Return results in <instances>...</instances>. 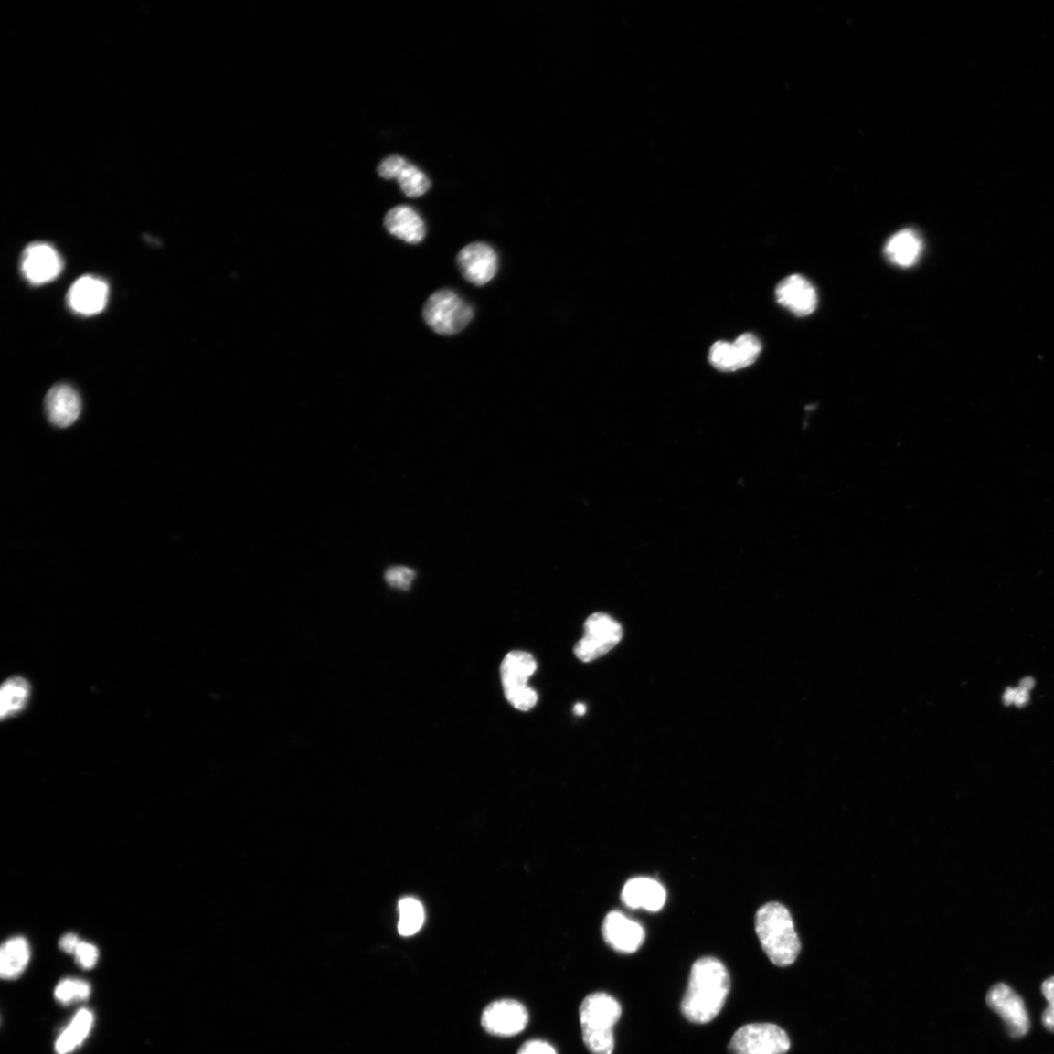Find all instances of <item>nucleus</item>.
Here are the masks:
<instances>
[{
  "mask_svg": "<svg viewBox=\"0 0 1054 1054\" xmlns=\"http://www.w3.org/2000/svg\"><path fill=\"white\" fill-rule=\"evenodd\" d=\"M709 358L712 366L720 371L733 372L741 369L738 351L733 343L716 342L710 350Z\"/></svg>",
  "mask_w": 1054,
  "mask_h": 1054,
  "instance_id": "b1692460",
  "label": "nucleus"
},
{
  "mask_svg": "<svg viewBox=\"0 0 1054 1054\" xmlns=\"http://www.w3.org/2000/svg\"><path fill=\"white\" fill-rule=\"evenodd\" d=\"M1042 992L1049 1003L1043 1014V1023L1049 1031L1054 1032V976L1044 982Z\"/></svg>",
  "mask_w": 1054,
  "mask_h": 1054,
  "instance_id": "c756f323",
  "label": "nucleus"
},
{
  "mask_svg": "<svg viewBox=\"0 0 1054 1054\" xmlns=\"http://www.w3.org/2000/svg\"><path fill=\"white\" fill-rule=\"evenodd\" d=\"M777 302L798 316L812 314L818 304L814 285L800 274H793L776 287Z\"/></svg>",
  "mask_w": 1054,
  "mask_h": 1054,
  "instance_id": "ddd939ff",
  "label": "nucleus"
},
{
  "mask_svg": "<svg viewBox=\"0 0 1054 1054\" xmlns=\"http://www.w3.org/2000/svg\"><path fill=\"white\" fill-rule=\"evenodd\" d=\"M457 263L463 277L478 286L493 281L499 267L497 253L490 245L484 242L468 244L459 252Z\"/></svg>",
  "mask_w": 1054,
  "mask_h": 1054,
  "instance_id": "9b49d317",
  "label": "nucleus"
},
{
  "mask_svg": "<svg viewBox=\"0 0 1054 1054\" xmlns=\"http://www.w3.org/2000/svg\"><path fill=\"white\" fill-rule=\"evenodd\" d=\"M415 579V572L411 569L406 567H395L389 569L385 573V580L387 583L402 591H407L410 588Z\"/></svg>",
  "mask_w": 1054,
  "mask_h": 1054,
  "instance_id": "cd10ccee",
  "label": "nucleus"
},
{
  "mask_svg": "<svg viewBox=\"0 0 1054 1054\" xmlns=\"http://www.w3.org/2000/svg\"><path fill=\"white\" fill-rule=\"evenodd\" d=\"M733 344L738 351L741 369L752 366L761 352V344L753 335H743Z\"/></svg>",
  "mask_w": 1054,
  "mask_h": 1054,
  "instance_id": "a878e982",
  "label": "nucleus"
},
{
  "mask_svg": "<svg viewBox=\"0 0 1054 1054\" xmlns=\"http://www.w3.org/2000/svg\"><path fill=\"white\" fill-rule=\"evenodd\" d=\"M756 932L772 964L788 966L797 960L801 942L785 906L772 902L761 907L756 915Z\"/></svg>",
  "mask_w": 1054,
  "mask_h": 1054,
  "instance_id": "f03ea898",
  "label": "nucleus"
},
{
  "mask_svg": "<svg viewBox=\"0 0 1054 1054\" xmlns=\"http://www.w3.org/2000/svg\"><path fill=\"white\" fill-rule=\"evenodd\" d=\"M75 956L78 964L82 967V969L90 970L98 962L99 951L95 945L81 942L75 953Z\"/></svg>",
  "mask_w": 1054,
  "mask_h": 1054,
  "instance_id": "c85d7f7f",
  "label": "nucleus"
},
{
  "mask_svg": "<svg viewBox=\"0 0 1054 1054\" xmlns=\"http://www.w3.org/2000/svg\"><path fill=\"white\" fill-rule=\"evenodd\" d=\"M528 1019L524 1005L514 1000H501L486 1006L482 1016V1025L491 1035L513 1037L526 1029Z\"/></svg>",
  "mask_w": 1054,
  "mask_h": 1054,
  "instance_id": "1a4fd4ad",
  "label": "nucleus"
},
{
  "mask_svg": "<svg viewBox=\"0 0 1054 1054\" xmlns=\"http://www.w3.org/2000/svg\"><path fill=\"white\" fill-rule=\"evenodd\" d=\"M63 260L51 245L36 242L28 245L21 259L24 278L34 285L54 281L63 270Z\"/></svg>",
  "mask_w": 1054,
  "mask_h": 1054,
  "instance_id": "9d476101",
  "label": "nucleus"
},
{
  "mask_svg": "<svg viewBox=\"0 0 1054 1054\" xmlns=\"http://www.w3.org/2000/svg\"><path fill=\"white\" fill-rule=\"evenodd\" d=\"M46 410L53 425L59 428L69 427L80 415V397L76 389L68 384L55 385L47 395Z\"/></svg>",
  "mask_w": 1054,
  "mask_h": 1054,
  "instance_id": "dca6fc26",
  "label": "nucleus"
},
{
  "mask_svg": "<svg viewBox=\"0 0 1054 1054\" xmlns=\"http://www.w3.org/2000/svg\"><path fill=\"white\" fill-rule=\"evenodd\" d=\"M791 1048L786 1032L770 1023L748 1024L733 1035L730 1054H785Z\"/></svg>",
  "mask_w": 1054,
  "mask_h": 1054,
  "instance_id": "423d86ee",
  "label": "nucleus"
},
{
  "mask_svg": "<svg viewBox=\"0 0 1054 1054\" xmlns=\"http://www.w3.org/2000/svg\"><path fill=\"white\" fill-rule=\"evenodd\" d=\"M666 890L651 878H633L626 883L621 900L632 909H645L657 912L665 905Z\"/></svg>",
  "mask_w": 1054,
  "mask_h": 1054,
  "instance_id": "f3484780",
  "label": "nucleus"
},
{
  "mask_svg": "<svg viewBox=\"0 0 1054 1054\" xmlns=\"http://www.w3.org/2000/svg\"><path fill=\"white\" fill-rule=\"evenodd\" d=\"M384 225L389 234L408 243L421 242L426 237V226L421 216L408 206L389 210L385 216Z\"/></svg>",
  "mask_w": 1054,
  "mask_h": 1054,
  "instance_id": "a211bd4d",
  "label": "nucleus"
},
{
  "mask_svg": "<svg viewBox=\"0 0 1054 1054\" xmlns=\"http://www.w3.org/2000/svg\"><path fill=\"white\" fill-rule=\"evenodd\" d=\"M621 1014L623 1008L609 994H591L583 1001L580 1009L583 1041L591 1054H612L613 1027Z\"/></svg>",
  "mask_w": 1054,
  "mask_h": 1054,
  "instance_id": "7ed1b4c3",
  "label": "nucleus"
},
{
  "mask_svg": "<svg viewBox=\"0 0 1054 1054\" xmlns=\"http://www.w3.org/2000/svg\"><path fill=\"white\" fill-rule=\"evenodd\" d=\"M91 987L88 982L80 979H64L55 989V998L63 1005H69L90 998Z\"/></svg>",
  "mask_w": 1054,
  "mask_h": 1054,
  "instance_id": "393cba45",
  "label": "nucleus"
},
{
  "mask_svg": "<svg viewBox=\"0 0 1054 1054\" xmlns=\"http://www.w3.org/2000/svg\"><path fill=\"white\" fill-rule=\"evenodd\" d=\"M584 637L574 646V655L591 662L609 654L623 638V629L612 616L597 612L588 617Z\"/></svg>",
  "mask_w": 1054,
  "mask_h": 1054,
  "instance_id": "0eeeda50",
  "label": "nucleus"
},
{
  "mask_svg": "<svg viewBox=\"0 0 1054 1054\" xmlns=\"http://www.w3.org/2000/svg\"><path fill=\"white\" fill-rule=\"evenodd\" d=\"M30 958V945L25 938H10L0 950V974L6 980L18 978L26 970Z\"/></svg>",
  "mask_w": 1054,
  "mask_h": 1054,
  "instance_id": "aec40b11",
  "label": "nucleus"
},
{
  "mask_svg": "<svg viewBox=\"0 0 1054 1054\" xmlns=\"http://www.w3.org/2000/svg\"><path fill=\"white\" fill-rule=\"evenodd\" d=\"M517 1054H557V1052L551 1045L534 1039L526 1043Z\"/></svg>",
  "mask_w": 1054,
  "mask_h": 1054,
  "instance_id": "7c9ffc66",
  "label": "nucleus"
},
{
  "mask_svg": "<svg viewBox=\"0 0 1054 1054\" xmlns=\"http://www.w3.org/2000/svg\"><path fill=\"white\" fill-rule=\"evenodd\" d=\"M922 252V240L912 229L893 235L886 244L885 255L889 262L903 268L914 266Z\"/></svg>",
  "mask_w": 1054,
  "mask_h": 1054,
  "instance_id": "6ab92c4d",
  "label": "nucleus"
},
{
  "mask_svg": "<svg viewBox=\"0 0 1054 1054\" xmlns=\"http://www.w3.org/2000/svg\"><path fill=\"white\" fill-rule=\"evenodd\" d=\"M30 693V685L24 678H9L0 691V716L5 719L23 710Z\"/></svg>",
  "mask_w": 1054,
  "mask_h": 1054,
  "instance_id": "4be33fe9",
  "label": "nucleus"
},
{
  "mask_svg": "<svg viewBox=\"0 0 1054 1054\" xmlns=\"http://www.w3.org/2000/svg\"><path fill=\"white\" fill-rule=\"evenodd\" d=\"M602 934L606 943L626 954L638 951L645 940V932L640 923L618 911L605 917Z\"/></svg>",
  "mask_w": 1054,
  "mask_h": 1054,
  "instance_id": "f8f14e48",
  "label": "nucleus"
},
{
  "mask_svg": "<svg viewBox=\"0 0 1054 1054\" xmlns=\"http://www.w3.org/2000/svg\"><path fill=\"white\" fill-rule=\"evenodd\" d=\"M428 326L436 334L451 336L465 329L474 317V310L458 294L442 290L431 294L423 308Z\"/></svg>",
  "mask_w": 1054,
  "mask_h": 1054,
  "instance_id": "39448f33",
  "label": "nucleus"
},
{
  "mask_svg": "<svg viewBox=\"0 0 1054 1054\" xmlns=\"http://www.w3.org/2000/svg\"><path fill=\"white\" fill-rule=\"evenodd\" d=\"M93 1020L94 1017L90 1010L80 1009L68 1028L58 1038L55 1046L57 1053L68 1054L80 1046L90 1033Z\"/></svg>",
  "mask_w": 1054,
  "mask_h": 1054,
  "instance_id": "412c9836",
  "label": "nucleus"
},
{
  "mask_svg": "<svg viewBox=\"0 0 1054 1054\" xmlns=\"http://www.w3.org/2000/svg\"><path fill=\"white\" fill-rule=\"evenodd\" d=\"M729 990L730 977L726 965L712 957L699 959L692 965L682 1002L684 1017L692 1023H709L724 1007Z\"/></svg>",
  "mask_w": 1054,
  "mask_h": 1054,
  "instance_id": "f257e3e1",
  "label": "nucleus"
},
{
  "mask_svg": "<svg viewBox=\"0 0 1054 1054\" xmlns=\"http://www.w3.org/2000/svg\"><path fill=\"white\" fill-rule=\"evenodd\" d=\"M537 669V660L530 654L521 651L511 652L501 664L505 697L518 711H529L538 701L537 691L528 686L529 678Z\"/></svg>",
  "mask_w": 1054,
  "mask_h": 1054,
  "instance_id": "20e7f679",
  "label": "nucleus"
},
{
  "mask_svg": "<svg viewBox=\"0 0 1054 1054\" xmlns=\"http://www.w3.org/2000/svg\"><path fill=\"white\" fill-rule=\"evenodd\" d=\"M108 298L109 286L104 281L85 276L69 288L68 304L80 314L93 315L105 309Z\"/></svg>",
  "mask_w": 1054,
  "mask_h": 1054,
  "instance_id": "4468645a",
  "label": "nucleus"
},
{
  "mask_svg": "<svg viewBox=\"0 0 1054 1054\" xmlns=\"http://www.w3.org/2000/svg\"><path fill=\"white\" fill-rule=\"evenodd\" d=\"M1035 686V680L1032 677H1025L1020 682L1017 688L1008 687L1006 689L1003 701L1006 706L1016 705L1018 708L1027 705L1030 699V691Z\"/></svg>",
  "mask_w": 1054,
  "mask_h": 1054,
  "instance_id": "bb28decb",
  "label": "nucleus"
},
{
  "mask_svg": "<svg viewBox=\"0 0 1054 1054\" xmlns=\"http://www.w3.org/2000/svg\"><path fill=\"white\" fill-rule=\"evenodd\" d=\"M399 932L402 936H411L419 932L425 921L424 908L412 898L403 899L399 904Z\"/></svg>",
  "mask_w": 1054,
  "mask_h": 1054,
  "instance_id": "5701e85b",
  "label": "nucleus"
},
{
  "mask_svg": "<svg viewBox=\"0 0 1054 1054\" xmlns=\"http://www.w3.org/2000/svg\"><path fill=\"white\" fill-rule=\"evenodd\" d=\"M80 943L81 942L78 935L68 933L62 936L59 946L61 950L68 953V954H75Z\"/></svg>",
  "mask_w": 1054,
  "mask_h": 1054,
  "instance_id": "2f4dec72",
  "label": "nucleus"
},
{
  "mask_svg": "<svg viewBox=\"0 0 1054 1054\" xmlns=\"http://www.w3.org/2000/svg\"><path fill=\"white\" fill-rule=\"evenodd\" d=\"M378 173L383 179H396L403 194L410 197H422L431 186L430 180L421 169L399 155L385 158Z\"/></svg>",
  "mask_w": 1054,
  "mask_h": 1054,
  "instance_id": "2eb2a0df",
  "label": "nucleus"
},
{
  "mask_svg": "<svg viewBox=\"0 0 1054 1054\" xmlns=\"http://www.w3.org/2000/svg\"><path fill=\"white\" fill-rule=\"evenodd\" d=\"M586 709H587V708H586V706H585L584 704H582V703H577V704L574 706V709H573V711H574V713H575L577 716H584V715H585V713H586Z\"/></svg>",
  "mask_w": 1054,
  "mask_h": 1054,
  "instance_id": "473e14b6",
  "label": "nucleus"
},
{
  "mask_svg": "<svg viewBox=\"0 0 1054 1054\" xmlns=\"http://www.w3.org/2000/svg\"><path fill=\"white\" fill-rule=\"evenodd\" d=\"M986 1002L1002 1017L1010 1035L1020 1038L1028 1033L1030 1020L1027 1007L1012 988L1004 984L995 985L988 992Z\"/></svg>",
  "mask_w": 1054,
  "mask_h": 1054,
  "instance_id": "6e6552de",
  "label": "nucleus"
}]
</instances>
